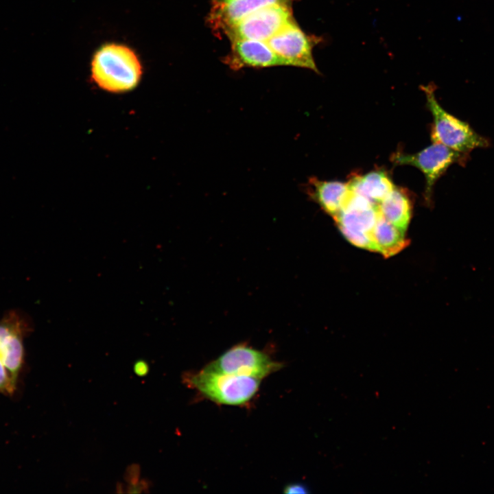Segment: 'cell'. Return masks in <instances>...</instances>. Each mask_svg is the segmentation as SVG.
I'll return each instance as SVG.
<instances>
[{
  "instance_id": "3957f363",
  "label": "cell",
  "mask_w": 494,
  "mask_h": 494,
  "mask_svg": "<svg viewBox=\"0 0 494 494\" xmlns=\"http://www.w3.org/2000/svg\"><path fill=\"white\" fill-rule=\"evenodd\" d=\"M427 106L433 117L431 139L460 153L469 155L478 148L490 146L489 139L480 135L466 121L446 111L438 102L432 84L423 86Z\"/></svg>"
},
{
  "instance_id": "52a82bcc",
  "label": "cell",
  "mask_w": 494,
  "mask_h": 494,
  "mask_svg": "<svg viewBox=\"0 0 494 494\" xmlns=\"http://www.w3.org/2000/svg\"><path fill=\"white\" fill-rule=\"evenodd\" d=\"M292 5L275 4L246 16L224 33L231 41L250 39L267 41L294 20Z\"/></svg>"
},
{
  "instance_id": "277c9868",
  "label": "cell",
  "mask_w": 494,
  "mask_h": 494,
  "mask_svg": "<svg viewBox=\"0 0 494 494\" xmlns=\"http://www.w3.org/2000/svg\"><path fill=\"white\" fill-rule=\"evenodd\" d=\"M379 215L377 204L352 191L333 218L347 240L357 247L374 251L372 234Z\"/></svg>"
},
{
  "instance_id": "8fae6325",
  "label": "cell",
  "mask_w": 494,
  "mask_h": 494,
  "mask_svg": "<svg viewBox=\"0 0 494 494\" xmlns=\"http://www.w3.org/2000/svg\"><path fill=\"white\" fill-rule=\"evenodd\" d=\"M231 42V51L225 58V63L233 69L285 66L266 41L239 39Z\"/></svg>"
},
{
  "instance_id": "e0dca14e",
  "label": "cell",
  "mask_w": 494,
  "mask_h": 494,
  "mask_svg": "<svg viewBox=\"0 0 494 494\" xmlns=\"http://www.w3.org/2000/svg\"><path fill=\"white\" fill-rule=\"evenodd\" d=\"M283 492L287 494L300 493L305 494L309 493L308 488L303 484L294 483L287 485Z\"/></svg>"
},
{
  "instance_id": "9a60e30c",
  "label": "cell",
  "mask_w": 494,
  "mask_h": 494,
  "mask_svg": "<svg viewBox=\"0 0 494 494\" xmlns=\"http://www.w3.org/2000/svg\"><path fill=\"white\" fill-rule=\"evenodd\" d=\"M372 239L374 251L388 257L402 250L408 241L405 232L387 221L379 213L374 227Z\"/></svg>"
},
{
  "instance_id": "5bb4252c",
  "label": "cell",
  "mask_w": 494,
  "mask_h": 494,
  "mask_svg": "<svg viewBox=\"0 0 494 494\" xmlns=\"http://www.w3.org/2000/svg\"><path fill=\"white\" fill-rule=\"evenodd\" d=\"M380 214L390 223L405 232L412 215V203L406 191L395 187L378 204Z\"/></svg>"
},
{
  "instance_id": "5b68a950",
  "label": "cell",
  "mask_w": 494,
  "mask_h": 494,
  "mask_svg": "<svg viewBox=\"0 0 494 494\" xmlns=\"http://www.w3.org/2000/svg\"><path fill=\"white\" fill-rule=\"evenodd\" d=\"M469 155L460 153L441 143L432 145L414 154L397 152L391 157L396 165H411L419 169L425 178V196L427 200L432 198L437 180L453 164H466Z\"/></svg>"
},
{
  "instance_id": "ba28073f",
  "label": "cell",
  "mask_w": 494,
  "mask_h": 494,
  "mask_svg": "<svg viewBox=\"0 0 494 494\" xmlns=\"http://www.w3.org/2000/svg\"><path fill=\"white\" fill-rule=\"evenodd\" d=\"M316 40L304 32L293 20L266 42L283 61L285 66L302 67L318 72L312 54Z\"/></svg>"
},
{
  "instance_id": "d6986e66",
  "label": "cell",
  "mask_w": 494,
  "mask_h": 494,
  "mask_svg": "<svg viewBox=\"0 0 494 494\" xmlns=\"http://www.w3.org/2000/svg\"><path fill=\"white\" fill-rule=\"evenodd\" d=\"M139 467L132 465L128 468L126 472V480L132 484L139 481Z\"/></svg>"
},
{
  "instance_id": "7a4b0ae2",
  "label": "cell",
  "mask_w": 494,
  "mask_h": 494,
  "mask_svg": "<svg viewBox=\"0 0 494 494\" xmlns=\"http://www.w3.org/2000/svg\"><path fill=\"white\" fill-rule=\"evenodd\" d=\"M183 382L202 396L218 404H246L259 390L261 379L219 373L206 368L196 373H186Z\"/></svg>"
},
{
  "instance_id": "7c38bea8",
  "label": "cell",
  "mask_w": 494,
  "mask_h": 494,
  "mask_svg": "<svg viewBox=\"0 0 494 494\" xmlns=\"http://www.w3.org/2000/svg\"><path fill=\"white\" fill-rule=\"evenodd\" d=\"M307 192L326 213L334 217L346 204L352 190L349 183L322 180L312 177L308 180Z\"/></svg>"
},
{
  "instance_id": "2e32d148",
  "label": "cell",
  "mask_w": 494,
  "mask_h": 494,
  "mask_svg": "<svg viewBox=\"0 0 494 494\" xmlns=\"http://www.w3.org/2000/svg\"><path fill=\"white\" fill-rule=\"evenodd\" d=\"M16 381L0 360V391L11 393L14 390Z\"/></svg>"
},
{
  "instance_id": "ffe728a7",
  "label": "cell",
  "mask_w": 494,
  "mask_h": 494,
  "mask_svg": "<svg viewBox=\"0 0 494 494\" xmlns=\"http://www.w3.org/2000/svg\"><path fill=\"white\" fill-rule=\"evenodd\" d=\"M148 488L147 483L141 481V482H137L132 484H130V486L128 487V493H141L143 491L144 489Z\"/></svg>"
},
{
  "instance_id": "4fadbf2b",
  "label": "cell",
  "mask_w": 494,
  "mask_h": 494,
  "mask_svg": "<svg viewBox=\"0 0 494 494\" xmlns=\"http://www.w3.org/2000/svg\"><path fill=\"white\" fill-rule=\"evenodd\" d=\"M349 184L352 191L377 204L395 187L388 174L379 169L355 175Z\"/></svg>"
},
{
  "instance_id": "6da1fadb",
  "label": "cell",
  "mask_w": 494,
  "mask_h": 494,
  "mask_svg": "<svg viewBox=\"0 0 494 494\" xmlns=\"http://www.w3.org/2000/svg\"><path fill=\"white\" fill-rule=\"evenodd\" d=\"M143 73L142 64L136 52L119 43H106L93 54L91 77L101 89L111 93H124L137 86Z\"/></svg>"
},
{
  "instance_id": "ac0fdd59",
  "label": "cell",
  "mask_w": 494,
  "mask_h": 494,
  "mask_svg": "<svg viewBox=\"0 0 494 494\" xmlns=\"http://www.w3.org/2000/svg\"><path fill=\"white\" fill-rule=\"evenodd\" d=\"M133 370L137 376L144 377L149 373V366L145 361L138 360L134 363Z\"/></svg>"
},
{
  "instance_id": "8992f818",
  "label": "cell",
  "mask_w": 494,
  "mask_h": 494,
  "mask_svg": "<svg viewBox=\"0 0 494 494\" xmlns=\"http://www.w3.org/2000/svg\"><path fill=\"white\" fill-rule=\"evenodd\" d=\"M282 367L267 353L246 344L235 345L204 368L213 371L262 379Z\"/></svg>"
},
{
  "instance_id": "9c48e42d",
  "label": "cell",
  "mask_w": 494,
  "mask_h": 494,
  "mask_svg": "<svg viewBox=\"0 0 494 494\" xmlns=\"http://www.w3.org/2000/svg\"><path fill=\"white\" fill-rule=\"evenodd\" d=\"M30 329L27 316L16 310L10 311L0 320V360L16 381L23 362V339Z\"/></svg>"
},
{
  "instance_id": "30bf717a",
  "label": "cell",
  "mask_w": 494,
  "mask_h": 494,
  "mask_svg": "<svg viewBox=\"0 0 494 494\" xmlns=\"http://www.w3.org/2000/svg\"><path fill=\"white\" fill-rule=\"evenodd\" d=\"M294 0H214L208 22L215 33L224 34L233 25L250 14L275 4L292 5Z\"/></svg>"
}]
</instances>
